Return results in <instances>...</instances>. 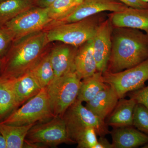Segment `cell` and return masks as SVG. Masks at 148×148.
<instances>
[{"label": "cell", "mask_w": 148, "mask_h": 148, "mask_svg": "<svg viewBox=\"0 0 148 148\" xmlns=\"http://www.w3.org/2000/svg\"><path fill=\"white\" fill-rule=\"evenodd\" d=\"M148 58V35L139 29L113 27L110 55L105 72L115 73Z\"/></svg>", "instance_id": "1"}, {"label": "cell", "mask_w": 148, "mask_h": 148, "mask_svg": "<svg viewBox=\"0 0 148 148\" xmlns=\"http://www.w3.org/2000/svg\"><path fill=\"white\" fill-rule=\"evenodd\" d=\"M49 43L46 30L13 42L1 60L0 76L16 78L30 71L49 50L47 47Z\"/></svg>", "instance_id": "2"}, {"label": "cell", "mask_w": 148, "mask_h": 148, "mask_svg": "<svg viewBox=\"0 0 148 148\" xmlns=\"http://www.w3.org/2000/svg\"><path fill=\"white\" fill-rule=\"evenodd\" d=\"M107 18L108 14L101 12L80 21L52 26L46 30L48 40L50 43L58 41L78 47L92 39L99 25Z\"/></svg>", "instance_id": "3"}, {"label": "cell", "mask_w": 148, "mask_h": 148, "mask_svg": "<svg viewBox=\"0 0 148 148\" xmlns=\"http://www.w3.org/2000/svg\"><path fill=\"white\" fill-rule=\"evenodd\" d=\"M64 143H75L69 136L62 117L56 116L33 125L26 137L24 147H56Z\"/></svg>", "instance_id": "4"}, {"label": "cell", "mask_w": 148, "mask_h": 148, "mask_svg": "<svg viewBox=\"0 0 148 148\" xmlns=\"http://www.w3.org/2000/svg\"><path fill=\"white\" fill-rule=\"evenodd\" d=\"M55 116L46 87L1 122L12 125H28L47 121Z\"/></svg>", "instance_id": "5"}, {"label": "cell", "mask_w": 148, "mask_h": 148, "mask_svg": "<svg viewBox=\"0 0 148 148\" xmlns=\"http://www.w3.org/2000/svg\"><path fill=\"white\" fill-rule=\"evenodd\" d=\"M81 79L75 70L54 78L47 89L55 116L62 117L77 98Z\"/></svg>", "instance_id": "6"}, {"label": "cell", "mask_w": 148, "mask_h": 148, "mask_svg": "<svg viewBox=\"0 0 148 148\" xmlns=\"http://www.w3.org/2000/svg\"><path fill=\"white\" fill-rule=\"evenodd\" d=\"M53 20L49 15L48 8L32 7L3 24L13 42L36 32L47 30Z\"/></svg>", "instance_id": "7"}, {"label": "cell", "mask_w": 148, "mask_h": 148, "mask_svg": "<svg viewBox=\"0 0 148 148\" xmlns=\"http://www.w3.org/2000/svg\"><path fill=\"white\" fill-rule=\"evenodd\" d=\"M62 118L69 136L73 141L77 134L88 127L94 128L100 137L105 136L110 132L106 121L83 106L82 102L77 99L66 110Z\"/></svg>", "instance_id": "8"}, {"label": "cell", "mask_w": 148, "mask_h": 148, "mask_svg": "<svg viewBox=\"0 0 148 148\" xmlns=\"http://www.w3.org/2000/svg\"><path fill=\"white\" fill-rule=\"evenodd\" d=\"M103 81L114 88L120 99L145 86L148 80V58L140 64L117 73L105 72Z\"/></svg>", "instance_id": "9"}, {"label": "cell", "mask_w": 148, "mask_h": 148, "mask_svg": "<svg viewBox=\"0 0 148 148\" xmlns=\"http://www.w3.org/2000/svg\"><path fill=\"white\" fill-rule=\"evenodd\" d=\"M127 7V6L117 0H84L69 15L60 21L52 22L50 27L58 24L80 21L104 12L121 11Z\"/></svg>", "instance_id": "10"}, {"label": "cell", "mask_w": 148, "mask_h": 148, "mask_svg": "<svg viewBox=\"0 0 148 148\" xmlns=\"http://www.w3.org/2000/svg\"><path fill=\"white\" fill-rule=\"evenodd\" d=\"M113 29V27L108 17L99 25L92 38L97 71L103 73L106 71L110 55Z\"/></svg>", "instance_id": "11"}, {"label": "cell", "mask_w": 148, "mask_h": 148, "mask_svg": "<svg viewBox=\"0 0 148 148\" xmlns=\"http://www.w3.org/2000/svg\"><path fill=\"white\" fill-rule=\"evenodd\" d=\"M113 27H125L144 31L148 35V8L128 7L108 14Z\"/></svg>", "instance_id": "12"}, {"label": "cell", "mask_w": 148, "mask_h": 148, "mask_svg": "<svg viewBox=\"0 0 148 148\" xmlns=\"http://www.w3.org/2000/svg\"><path fill=\"white\" fill-rule=\"evenodd\" d=\"M62 43L49 51L51 62L54 71V78L75 70L74 59L77 47Z\"/></svg>", "instance_id": "13"}, {"label": "cell", "mask_w": 148, "mask_h": 148, "mask_svg": "<svg viewBox=\"0 0 148 148\" xmlns=\"http://www.w3.org/2000/svg\"><path fill=\"white\" fill-rule=\"evenodd\" d=\"M119 98L112 86L108 84L93 99L87 102L86 107L101 119H106L112 112Z\"/></svg>", "instance_id": "14"}, {"label": "cell", "mask_w": 148, "mask_h": 148, "mask_svg": "<svg viewBox=\"0 0 148 148\" xmlns=\"http://www.w3.org/2000/svg\"><path fill=\"white\" fill-rule=\"evenodd\" d=\"M110 134L114 148H134L148 143V136L134 126L113 128Z\"/></svg>", "instance_id": "15"}, {"label": "cell", "mask_w": 148, "mask_h": 148, "mask_svg": "<svg viewBox=\"0 0 148 148\" xmlns=\"http://www.w3.org/2000/svg\"><path fill=\"white\" fill-rule=\"evenodd\" d=\"M74 67L75 71L81 79L92 75L97 71L93 53L92 38L78 47Z\"/></svg>", "instance_id": "16"}, {"label": "cell", "mask_w": 148, "mask_h": 148, "mask_svg": "<svg viewBox=\"0 0 148 148\" xmlns=\"http://www.w3.org/2000/svg\"><path fill=\"white\" fill-rule=\"evenodd\" d=\"M136 104L132 98H120L107 118L106 123L113 128L133 126V112Z\"/></svg>", "instance_id": "17"}, {"label": "cell", "mask_w": 148, "mask_h": 148, "mask_svg": "<svg viewBox=\"0 0 148 148\" xmlns=\"http://www.w3.org/2000/svg\"><path fill=\"white\" fill-rule=\"evenodd\" d=\"M42 88L29 71L15 78L14 91L18 108L34 97Z\"/></svg>", "instance_id": "18"}, {"label": "cell", "mask_w": 148, "mask_h": 148, "mask_svg": "<svg viewBox=\"0 0 148 148\" xmlns=\"http://www.w3.org/2000/svg\"><path fill=\"white\" fill-rule=\"evenodd\" d=\"M15 78L0 76V122L18 108L14 91Z\"/></svg>", "instance_id": "19"}, {"label": "cell", "mask_w": 148, "mask_h": 148, "mask_svg": "<svg viewBox=\"0 0 148 148\" xmlns=\"http://www.w3.org/2000/svg\"><path fill=\"white\" fill-rule=\"evenodd\" d=\"M34 125H12L0 122V133L5 138L8 148H24L29 130Z\"/></svg>", "instance_id": "20"}, {"label": "cell", "mask_w": 148, "mask_h": 148, "mask_svg": "<svg viewBox=\"0 0 148 148\" xmlns=\"http://www.w3.org/2000/svg\"><path fill=\"white\" fill-rule=\"evenodd\" d=\"M108 85L103 81V73L97 71L92 75L82 79L77 99L87 103Z\"/></svg>", "instance_id": "21"}, {"label": "cell", "mask_w": 148, "mask_h": 148, "mask_svg": "<svg viewBox=\"0 0 148 148\" xmlns=\"http://www.w3.org/2000/svg\"><path fill=\"white\" fill-rule=\"evenodd\" d=\"M33 0H5L0 3V26L33 7Z\"/></svg>", "instance_id": "22"}, {"label": "cell", "mask_w": 148, "mask_h": 148, "mask_svg": "<svg viewBox=\"0 0 148 148\" xmlns=\"http://www.w3.org/2000/svg\"><path fill=\"white\" fill-rule=\"evenodd\" d=\"M49 50L29 71L36 78L42 88L47 87L54 79V73Z\"/></svg>", "instance_id": "23"}, {"label": "cell", "mask_w": 148, "mask_h": 148, "mask_svg": "<svg viewBox=\"0 0 148 148\" xmlns=\"http://www.w3.org/2000/svg\"><path fill=\"white\" fill-rule=\"evenodd\" d=\"M78 4L74 0H56L48 7L49 15L52 22L60 21L70 14Z\"/></svg>", "instance_id": "24"}, {"label": "cell", "mask_w": 148, "mask_h": 148, "mask_svg": "<svg viewBox=\"0 0 148 148\" xmlns=\"http://www.w3.org/2000/svg\"><path fill=\"white\" fill-rule=\"evenodd\" d=\"M97 134L94 128L88 127L77 134L73 141L78 148H95L98 143Z\"/></svg>", "instance_id": "25"}, {"label": "cell", "mask_w": 148, "mask_h": 148, "mask_svg": "<svg viewBox=\"0 0 148 148\" xmlns=\"http://www.w3.org/2000/svg\"><path fill=\"white\" fill-rule=\"evenodd\" d=\"M133 126L148 136V110L142 104L137 103L135 106Z\"/></svg>", "instance_id": "26"}, {"label": "cell", "mask_w": 148, "mask_h": 148, "mask_svg": "<svg viewBox=\"0 0 148 148\" xmlns=\"http://www.w3.org/2000/svg\"><path fill=\"white\" fill-rule=\"evenodd\" d=\"M13 42V38L7 30L0 26V60L5 56Z\"/></svg>", "instance_id": "27"}, {"label": "cell", "mask_w": 148, "mask_h": 148, "mask_svg": "<svg viewBox=\"0 0 148 148\" xmlns=\"http://www.w3.org/2000/svg\"><path fill=\"white\" fill-rule=\"evenodd\" d=\"M130 98L134 99L137 103L143 105L148 110V86L127 93Z\"/></svg>", "instance_id": "28"}, {"label": "cell", "mask_w": 148, "mask_h": 148, "mask_svg": "<svg viewBox=\"0 0 148 148\" xmlns=\"http://www.w3.org/2000/svg\"><path fill=\"white\" fill-rule=\"evenodd\" d=\"M129 7L148 8V3L143 0H117Z\"/></svg>", "instance_id": "29"}, {"label": "cell", "mask_w": 148, "mask_h": 148, "mask_svg": "<svg viewBox=\"0 0 148 148\" xmlns=\"http://www.w3.org/2000/svg\"><path fill=\"white\" fill-rule=\"evenodd\" d=\"M95 148H114L112 143L107 140L105 136H101Z\"/></svg>", "instance_id": "30"}, {"label": "cell", "mask_w": 148, "mask_h": 148, "mask_svg": "<svg viewBox=\"0 0 148 148\" xmlns=\"http://www.w3.org/2000/svg\"><path fill=\"white\" fill-rule=\"evenodd\" d=\"M56 0H37L40 7L47 8L49 6Z\"/></svg>", "instance_id": "31"}, {"label": "cell", "mask_w": 148, "mask_h": 148, "mask_svg": "<svg viewBox=\"0 0 148 148\" xmlns=\"http://www.w3.org/2000/svg\"><path fill=\"white\" fill-rule=\"evenodd\" d=\"M0 148H8L5 138L1 134H0Z\"/></svg>", "instance_id": "32"}, {"label": "cell", "mask_w": 148, "mask_h": 148, "mask_svg": "<svg viewBox=\"0 0 148 148\" xmlns=\"http://www.w3.org/2000/svg\"><path fill=\"white\" fill-rule=\"evenodd\" d=\"M74 1L76 2L78 4L81 3H82L83 1L84 0H74Z\"/></svg>", "instance_id": "33"}, {"label": "cell", "mask_w": 148, "mask_h": 148, "mask_svg": "<svg viewBox=\"0 0 148 148\" xmlns=\"http://www.w3.org/2000/svg\"><path fill=\"white\" fill-rule=\"evenodd\" d=\"M144 147L145 148H148V143H147V144H146V145H144Z\"/></svg>", "instance_id": "34"}, {"label": "cell", "mask_w": 148, "mask_h": 148, "mask_svg": "<svg viewBox=\"0 0 148 148\" xmlns=\"http://www.w3.org/2000/svg\"><path fill=\"white\" fill-rule=\"evenodd\" d=\"M1 61L0 60V74H1Z\"/></svg>", "instance_id": "35"}, {"label": "cell", "mask_w": 148, "mask_h": 148, "mask_svg": "<svg viewBox=\"0 0 148 148\" xmlns=\"http://www.w3.org/2000/svg\"><path fill=\"white\" fill-rule=\"evenodd\" d=\"M143 1H144L148 3V0H143Z\"/></svg>", "instance_id": "36"}, {"label": "cell", "mask_w": 148, "mask_h": 148, "mask_svg": "<svg viewBox=\"0 0 148 148\" xmlns=\"http://www.w3.org/2000/svg\"><path fill=\"white\" fill-rule=\"evenodd\" d=\"M0 134H1V133H0Z\"/></svg>", "instance_id": "37"}]
</instances>
